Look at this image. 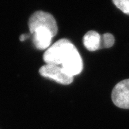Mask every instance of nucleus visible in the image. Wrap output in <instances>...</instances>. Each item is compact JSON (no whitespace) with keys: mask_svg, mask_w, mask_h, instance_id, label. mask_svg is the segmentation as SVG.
<instances>
[{"mask_svg":"<svg viewBox=\"0 0 129 129\" xmlns=\"http://www.w3.org/2000/svg\"><path fill=\"white\" fill-rule=\"evenodd\" d=\"M32 41L35 47L39 50L47 49L54 36L49 30L39 28L32 32Z\"/></svg>","mask_w":129,"mask_h":129,"instance_id":"obj_6","label":"nucleus"},{"mask_svg":"<svg viewBox=\"0 0 129 129\" xmlns=\"http://www.w3.org/2000/svg\"><path fill=\"white\" fill-rule=\"evenodd\" d=\"M29 28L30 33L39 28L49 30L54 36L57 33V25L55 19L48 13L38 11L30 16L29 20Z\"/></svg>","mask_w":129,"mask_h":129,"instance_id":"obj_2","label":"nucleus"},{"mask_svg":"<svg viewBox=\"0 0 129 129\" xmlns=\"http://www.w3.org/2000/svg\"><path fill=\"white\" fill-rule=\"evenodd\" d=\"M112 1L118 9L129 15V0H112Z\"/></svg>","mask_w":129,"mask_h":129,"instance_id":"obj_9","label":"nucleus"},{"mask_svg":"<svg viewBox=\"0 0 129 129\" xmlns=\"http://www.w3.org/2000/svg\"><path fill=\"white\" fill-rule=\"evenodd\" d=\"M73 46L74 44L68 40H59L47 49L43 55V59L46 64L60 66Z\"/></svg>","mask_w":129,"mask_h":129,"instance_id":"obj_1","label":"nucleus"},{"mask_svg":"<svg viewBox=\"0 0 129 129\" xmlns=\"http://www.w3.org/2000/svg\"><path fill=\"white\" fill-rule=\"evenodd\" d=\"M60 66L67 74L72 77L81 72L83 68V60L75 46L69 51Z\"/></svg>","mask_w":129,"mask_h":129,"instance_id":"obj_4","label":"nucleus"},{"mask_svg":"<svg viewBox=\"0 0 129 129\" xmlns=\"http://www.w3.org/2000/svg\"><path fill=\"white\" fill-rule=\"evenodd\" d=\"M102 44L101 48H110L115 43V38L110 33H105L101 36Z\"/></svg>","mask_w":129,"mask_h":129,"instance_id":"obj_8","label":"nucleus"},{"mask_svg":"<svg viewBox=\"0 0 129 129\" xmlns=\"http://www.w3.org/2000/svg\"><path fill=\"white\" fill-rule=\"evenodd\" d=\"M28 38V35L27 34H22L20 37V41H23L26 40Z\"/></svg>","mask_w":129,"mask_h":129,"instance_id":"obj_10","label":"nucleus"},{"mask_svg":"<svg viewBox=\"0 0 129 129\" xmlns=\"http://www.w3.org/2000/svg\"><path fill=\"white\" fill-rule=\"evenodd\" d=\"M111 98L116 106L129 109V79L121 81L114 87Z\"/></svg>","mask_w":129,"mask_h":129,"instance_id":"obj_5","label":"nucleus"},{"mask_svg":"<svg viewBox=\"0 0 129 129\" xmlns=\"http://www.w3.org/2000/svg\"><path fill=\"white\" fill-rule=\"evenodd\" d=\"M83 41L85 47L88 51H94L101 48V35L94 30L87 32L83 37Z\"/></svg>","mask_w":129,"mask_h":129,"instance_id":"obj_7","label":"nucleus"},{"mask_svg":"<svg viewBox=\"0 0 129 129\" xmlns=\"http://www.w3.org/2000/svg\"><path fill=\"white\" fill-rule=\"evenodd\" d=\"M40 75L46 78L55 81L63 85H68L73 81V77L69 75L60 65L46 64L40 68Z\"/></svg>","mask_w":129,"mask_h":129,"instance_id":"obj_3","label":"nucleus"}]
</instances>
